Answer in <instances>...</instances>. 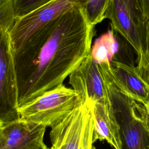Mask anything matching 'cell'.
Returning <instances> with one entry per match:
<instances>
[{
	"label": "cell",
	"mask_w": 149,
	"mask_h": 149,
	"mask_svg": "<svg viewBox=\"0 0 149 149\" xmlns=\"http://www.w3.org/2000/svg\"><path fill=\"white\" fill-rule=\"evenodd\" d=\"M94 26L84 8L41 27L12 51L18 108L63 84L91 52Z\"/></svg>",
	"instance_id": "obj_1"
},
{
	"label": "cell",
	"mask_w": 149,
	"mask_h": 149,
	"mask_svg": "<svg viewBox=\"0 0 149 149\" xmlns=\"http://www.w3.org/2000/svg\"><path fill=\"white\" fill-rule=\"evenodd\" d=\"M83 102L80 94L62 84L17 109L20 118L52 127Z\"/></svg>",
	"instance_id": "obj_2"
},
{
	"label": "cell",
	"mask_w": 149,
	"mask_h": 149,
	"mask_svg": "<svg viewBox=\"0 0 149 149\" xmlns=\"http://www.w3.org/2000/svg\"><path fill=\"white\" fill-rule=\"evenodd\" d=\"M107 19L112 30L123 37L138 56L149 49V18L138 0H112Z\"/></svg>",
	"instance_id": "obj_3"
},
{
	"label": "cell",
	"mask_w": 149,
	"mask_h": 149,
	"mask_svg": "<svg viewBox=\"0 0 149 149\" xmlns=\"http://www.w3.org/2000/svg\"><path fill=\"white\" fill-rule=\"evenodd\" d=\"M94 102L86 100L60 123L51 127L49 149H92Z\"/></svg>",
	"instance_id": "obj_4"
},
{
	"label": "cell",
	"mask_w": 149,
	"mask_h": 149,
	"mask_svg": "<svg viewBox=\"0 0 149 149\" xmlns=\"http://www.w3.org/2000/svg\"><path fill=\"white\" fill-rule=\"evenodd\" d=\"M112 93L123 149H149V119L144 105L120 94L113 86Z\"/></svg>",
	"instance_id": "obj_5"
},
{
	"label": "cell",
	"mask_w": 149,
	"mask_h": 149,
	"mask_svg": "<svg viewBox=\"0 0 149 149\" xmlns=\"http://www.w3.org/2000/svg\"><path fill=\"white\" fill-rule=\"evenodd\" d=\"M107 64L97 63L90 54L69 75V84L84 101L90 100L103 105L113 104Z\"/></svg>",
	"instance_id": "obj_6"
},
{
	"label": "cell",
	"mask_w": 149,
	"mask_h": 149,
	"mask_svg": "<svg viewBox=\"0 0 149 149\" xmlns=\"http://www.w3.org/2000/svg\"><path fill=\"white\" fill-rule=\"evenodd\" d=\"M86 2V0H52L28 15L16 19L9 30L12 51L56 17L73 9L84 8Z\"/></svg>",
	"instance_id": "obj_7"
},
{
	"label": "cell",
	"mask_w": 149,
	"mask_h": 149,
	"mask_svg": "<svg viewBox=\"0 0 149 149\" xmlns=\"http://www.w3.org/2000/svg\"><path fill=\"white\" fill-rule=\"evenodd\" d=\"M17 90L9 30L0 29V122L20 118Z\"/></svg>",
	"instance_id": "obj_8"
},
{
	"label": "cell",
	"mask_w": 149,
	"mask_h": 149,
	"mask_svg": "<svg viewBox=\"0 0 149 149\" xmlns=\"http://www.w3.org/2000/svg\"><path fill=\"white\" fill-rule=\"evenodd\" d=\"M46 127L19 118L3 123L0 149H49L44 143Z\"/></svg>",
	"instance_id": "obj_9"
},
{
	"label": "cell",
	"mask_w": 149,
	"mask_h": 149,
	"mask_svg": "<svg viewBox=\"0 0 149 149\" xmlns=\"http://www.w3.org/2000/svg\"><path fill=\"white\" fill-rule=\"evenodd\" d=\"M107 71L117 91L143 105L149 100V86L136 74L134 66L112 60L107 63Z\"/></svg>",
	"instance_id": "obj_10"
},
{
	"label": "cell",
	"mask_w": 149,
	"mask_h": 149,
	"mask_svg": "<svg viewBox=\"0 0 149 149\" xmlns=\"http://www.w3.org/2000/svg\"><path fill=\"white\" fill-rule=\"evenodd\" d=\"M93 143L105 140L114 149H123L121 129L113 105L94 102Z\"/></svg>",
	"instance_id": "obj_11"
},
{
	"label": "cell",
	"mask_w": 149,
	"mask_h": 149,
	"mask_svg": "<svg viewBox=\"0 0 149 149\" xmlns=\"http://www.w3.org/2000/svg\"><path fill=\"white\" fill-rule=\"evenodd\" d=\"M118 45L113 30L109 31L97 38L91 47V55L98 64L110 63L118 51Z\"/></svg>",
	"instance_id": "obj_12"
},
{
	"label": "cell",
	"mask_w": 149,
	"mask_h": 149,
	"mask_svg": "<svg viewBox=\"0 0 149 149\" xmlns=\"http://www.w3.org/2000/svg\"><path fill=\"white\" fill-rule=\"evenodd\" d=\"M112 0H86L84 11L89 23L95 26L107 19V14Z\"/></svg>",
	"instance_id": "obj_13"
},
{
	"label": "cell",
	"mask_w": 149,
	"mask_h": 149,
	"mask_svg": "<svg viewBox=\"0 0 149 149\" xmlns=\"http://www.w3.org/2000/svg\"><path fill=\"white\" fill-rule=\"evenodd\" d=\"M52 0H13L16 19L22 17Z\"/></svg>",
	"instance_id": "obj_14"
},
{
	"label": "cell",
	"mask_w": 149,
	"mask_h": 149,
	"mask_svg": "<svg viewBox=\"0 0 149 149\" xmlns=\"http://www.w3.org/2000/svg\"><path fill=\"white\" fill-rule=\"evenodd\" d=\"M15 20L13 0H0V29L9 31Z\"/></svg>",
	"instance_id": "obj_15"
},
{
	"label": "cell",
	"mask_w": 149,
	"mask_h": 149,
	"mask_svg": "<svg viewBox=\"0 0 149 149\" xmlns=\"http://www.w3.org/2000/svg\"><path fill=\"white\" fill-rule=\"evenodd\" d=\"M136 74L144 81L149 76V49L138 56L137 65L134 66Z\"/></svg>",
	"instance_id": "obj_16"
},
{
	"label": "cell",
	"mask_w": 149,
	"mask_h": 149,
	"mask_svg": "<svg viewBox=\"0 0 149 149\" xmlns=\"http://www.w3.org/2000/svg\"><path fill=\"white\" fill-rule=\"evenodd\" d=\"M144 15L149 18V0H138Z\"/></svg>",
	"instance_id": "obj_17"
},
{
	"label": "cell",
	"mask_w": 149,
	"mask_h": 149,
	"mask_svg": "<svg viewBox=\"0 0 149 149\" xmlns=\"http://www.w3.org/2000/svg\"><path fill=\"white\" fill-rule=\"evenodd\" d=\"M144 108L146 109L147 116H148V119H149V100L144 105Z\"/></svg>",
	"instance_id": "obj_18"
},
{
	"label": "cell",
	"mask_w": 149,
	"mask_h": 149,
	"mask_svg": "<svg viewBox=\"0 0 149 149\" xmlns=\"http://www.w3.org/2000/svg\"><path fill=\"white\" fill-rule=\"evenodd\" d=\"M146 84H147L148 86H149V76H148V77L146 80V81H144Z\"/></svg>",
	"instance_id": "obj_19"
},
{
	"label": "cell",
	"mask_w": 149,
	"mask_h": 149,
	"mask_svg": "<svg viewBox=\"0 0 149 149\" xmlns=\"http://www.w3.org/2000/svg\"><path fill=\"white\" fill-rule=\"evenodd\" d=\"M2 123H1V122H0V134H1V127H2Z\"/></svg>",
	"instance_id": "obj_20"
},
{
	"label": "cell",
	"mask_w": 149,
	"mask_h": 149,
	"mask_svg": "<svg viewBox=\"0 0 149 149\" xmlns=\"http://www.w3.org/2000/svg\"><path fill=\"white\" fill-rule=\"evenodd\" d=\"M92 149H96V148H95V147L93 146V148H92Z\"/></svg>",
	"instance_id": "obj_21"
}]
</instances>
